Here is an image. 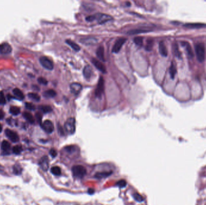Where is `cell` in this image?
I'll return each instance as SVG.
<instances>
[{
  "label": "cell",
  "instance_id": "cell-11",
  "mask_svg": "<svg viewBox=\"0 0 206 205\" xmlns=\"http://www.w3.org/2000/svg\"><path fill=\"white\" fill-rule=\"evenodd\" d=\"M92 63L93 64L96 68L97 69L103 73H105L106 72V69H105V67L103 63L101 62H100L99 60H97V59L93 58L92 59Z\"/></svg>",
  "mask_w": 206,
  "mask_h": 205
},
{
  "label": "cell",
  "instance_id": "cell-5",
  "mask_svg": "<svg viewBox=\"0 0 206 205\" xmlns=\"http://www.w3.org/2000/svg\"><path fill=\"white\" fill-rule=\"evenodd\" d=\"M40 64L44 68L47 70H53L54 68V64L51 60H50L47 57H41L39 59Z\"/></svg>",
  "mask_w": 206,
  "mask_h": 205
},
{
  "label": "cell",
  "instance_id": "cell-10",
  "mask_svg": "<svg viewBox=\"0 0 206 205\" xmlns=\"http://www.w3.org/2000/svg\"><path fill=\"white\" fill-rule=\"evenodd\" d=\"M39 165L42 170L47 171L49 168V160L47 156H44L40 159Z\"/></svg>",
  "mask_w": 206,
  "mask_h": 205
},
{
  "label": "cell",
  "instance_id": "cell-38",
  "mask_svg": "<svg viewBox=\"0 0 206 205\" xmlns=\"http://www.w3.org/2000/svg\"><path fill=\"white\" fill-rule=\"evenodd\" d=\"M116 185L120 188H124L126 187L127 182L125 180H120L116 183Z\"/></svg>",
  "mask_w": 206,
  "mask_h": 205
},
{
  "label": "cell",
  "instance_id": "cell-18",
  "mask_svg": "<svg viewBox=\"0 0 206 205\" xmlns=\"http://www.w3.org/2000/svg\"><path fill=\"white\" fill-rule=\"evenodd\" d=\"M80 42L83 44H85V45H93V44L97 43V40L94 37L83 38V39L80 40Z\"/></svg>",
  "mask_w": 206,
  "mask_h": 205
},
{
  "label": "cell",
  "instance_id": "cell-47",
  "mask_svg": "<svg viewBox=\"0 0 206 205\" xmlns=\"http://www.w3.org/2000/svg\"><path fill=\"white\" fill-rule=\"evenodd\" d=\"M88 193H89L90 194H93V193H94V189H91V188H90V189H89V191H88Z\"/></svg>",
  "mask_w": 206,
  "mask_h": 205
},
{
  "label": "cell",
  "instance_id": "cell-8",
  "mask_svg": "<svg viewBox=\"0 0 206 205\" xmlns=\"http://www.w3.org/2000/svg\"><path fill=\"white\" fill-rule=\"evenodd\" d=\"M41 126L44 131L46 133L51 134L53 133L54 130V124L51 120H46L44 121L42 124H41Z\"/></svg>",
  "mask_w": 206,
  "mask_h": 205
},
{
  "label": "cell",
  "instance_id": "cell-34",
  "mask_svg": "<svg viewBox=\"0 0 206 205\" xmlns=\"http://www.w3.org/2000/svg\"><path fill=\"white\" fill-rule=\"evenodd\" d=\"M22 147H21V146H19V145L15 146L13 147V149H12L13 152L16 155L20 154L21 152H22Z\"/></svg>",
  "mask_w": 206,
  "mask_h": 205
},
{
  "label": "cell",
  "instance_id": "cell-31",
  "mask_svg": "<svg viewBox=\"0 0 206 205\" xmlns=\"http://www.w3.org/2000/svg\"><path fill=\"white\" fill-rule=\"evenodd\" d=\"M10 112L14 116H17L20 113V108L18 107H11L10 108Z\"/></svg>",
  "mask_w": 206,
  "mask_h": 205
},
{
  "label": "cell",
  "instance_id": "cell-33",
  "mask_svg": "<svg viewBox=\"0 0 206 205\" xmlns=\"http://www.w3.org/2000/svg\"><path fill=\"white\" fill-rule=\"evenodd\" d=\"M13 173L15 174H20L22 173V168L21 167L20 165H15L13 167Z\"/></svg>",
  "mask_w": 206,
  "mask_h": 205
},
{
  "label": "cell",
  "instance_id": "cell-42",
  "mask_svg": "<svg viewBox=\"0 0 206 205\" xmlns=\"http://www.w3.org/2000/svg\"><path fill=\"white\" fill-rule=\"evenodd\" d=\"M49 154L52 157H53V158H55V157L57 156V151L55 150V149H51L49 151Z\"/></svg>",
  "mask_w": 206,
  "mask_h": 205
},
{
  "label": "cell",
  "instance_id": "cell-51",
  "mask_svg": "<svg viewBox=\"0 0 206 205\" xmlns=\"http://www.w3.org/2000/svg\"><path fill=\"white\" fill-rule=\"evenodd\" d=\"M1 166H0V170H1Z\"/></svg>",
  "mask_w": 206,
  "mask_h": 205
},
{
  "label": "cell",
  "instance_id": "cell-7",
  "mask_svg": "<svg viewBox=\"0 0 206 205\" xmlns=\"http://www.w3.org/2000/svg\"><path fill=\"white\" fill-rule=\"evenodd\" d=\"M126 41L127 39L125 37H121L118 40H116V41L115 42L114 45H113L112 48V52L118 53Z\"/></svg>",
  "mask_w": 206,
  "mask_h": 205
},
{
  "label": "cell",
  "instance_id": "cell-21",
  "mask_svg": "<svg viewBox=\"0 0 206 205\" xmlns=\"http://www.w3.org/2000/svg\"><path fill=\"white\" fill-rule=\"evenodd\" d=\"M13 93L18 99H20V100H22V99H24V95L23 94L22 91H21L20 89L16 88V89H13Z\"/></svg>",
  "mask_w": 206,
  "mask_h": 205
},
{
  "label": "cell",
  "instance_id": "cell-46",
  "mask_svg": "<svg viewBox=\"0 0 206 205\" xmlns=\"http://www.w3.org/2000/svg\"><path fill=\"white\" fill-rule=\"evenodd\" d=\"M4 117V113L1 110H0V120L3 119Z\"/></svg>",
  "mask_w": 206,
  "mask_h": 205
},
{
  "label": "cell",
  "instance_id": "cell-9",
  "mask_svg": "<svg viewBox=\"0 0 206 205\" xmlns=\"http://www.w3.org/2000/svg\"><path fill=\"white\" fill-rule=\"evenodd\" d=\"M5 135H6L7 137H8L10 139L11 141H12V142L16 143V142H18V141H19V140H20V138H19L18 134H17L16 133H15V132H14V131H11V130H10V129H5Z\"/></svg>",
  "mask_w": 206,
  "mask_h": 205
},
{
  "label": "cell",
  "instance_id": "cell-4",
  "mask_svg": "<svg viewBox=\"0 0 206 205\" xmlns=\"http://www.w3.org/2000/svg\"><path fill=\"white\" fill-rule=\"evenodd\" d=\"M94 21H97L99 24H103L109 21H112L113 18L109 15L104 13H96L93 15Z\"/></svg>",
  "mask_w": 206,
  "mask_h": 205
},
{
  "label": "cell",
  "instance_id": "cell-25",
  "mask_svg": "<svg viewBox=\"0 0 206 205\" xmlns=\"http://www.w3.org/2000/svg\"><path fill=\"white\" fill-rule=\"evenodd\" d=\"M177 74V69L176 66L173 62L171 63V65L169 68V74H170L171 78L172 79H174L175 76H176V74Z\"/></svg>",
  "mask_w": 206,
  "mask_h": 205
},
{
  "label": "cell",
  "instance_id": "cell-41",
  "mask_svg": "<svg viewBox=\"0 0 206 205\" xmlns=\"http://www.w3.org/2000/svg\"><path fill=\"white\" fill-rule=\"evenodd\" d=\"M38 81L39 82V83L43 84V85H47L48 84V81L45 78H42V77H39L38 79Z\"/></svg>",
  "mask_w": 206,
  "mask_h": 205
},
{
  "label": "cell",
  "instance_id": "cell-29",
  "mask_svg": "<svg viewBox=\"0 0 206 205\" xmlns=\"http://www.w3.org/2000/svg\"><path fill=\"white\" fill-rule=\"evenodd\" d=\"M111 174V172H101V173H97L95 174V177L97 179H102V178L106 177L107 176H109L110 174Z\"/></svg>",
  "mask_w": 206,
  "mask_h": 205
},
{
  "label": "cell",
  "instance_id": "cell-1",
  "mask_svg": "<svg viewBox=\"0 0 206 205\" xmlns=\"http://www.w3.org/2000/svg\"><path fill=\"white\" fill-rule=\"evenodd\" d=\"M195 50L198 62L202 63L205 59V47L203 43H197L195 45Z\"/></svg>",
  "mask_w": 206,
  "mask_h": 205
},
{
  "label": "cell",
  "instance_id": "cell-49",
  "mask_svg": "<svg viewBox=\"0 0 206 205\" xmlns=\"http://www.w3.org/2000/svg\"><path fill=\"white\" fill-rule=\"evenodd\" d=\"M13 97H11V96L10 95H7V98H8V99L9 101L11 99V98H12Z\"/></svg>",
  "mask_w": 206,
  "mask_h": 205
},
{
  "label": "cell",
  "instance_id": "cell-43",
  "mask_svg": "<svg viewBox=\"0 0 206 205\" xmlns=\"http://www.w3.org/2000/svg\"><path fill=\"white\" fill-rule=\"evenodd\" d=\"M57 127H58V131H59V133L60 134V135H64V130H63V129L62 128V127L61 126L60 124H59L58 126H57Z\"/></svg>",
  "mask_w": 206,
  "mask_h": 205
},
{
  "label": "cell",
  "instance_id": "cell-27",
  "mask_svg": "<svg viewBox=\"0 0 206 205\" xmlns=\"http://www.w3.org/2000/svg\"><path fill=\"white\" fill-rule=\"evenodd\" d=\"M172 49H173V51H174V55H176L177 58H181V57H182V54H181V52H180V50H179L178 47V45H177V43H175V44H174V45H173Z\"/></svg>",
  "mask_w": 206,
  "mask_h": 205
},
{
  "label": "cell",
  "instance_id": "cell-16",
  "mask_svg": "<svg viewBox=\"0 0 206 205\" xmlns=\"http://www.w3.org/2000/svg\"><path fill=\"white\" fill-rule=\"evenodd\" d=\"M183 26L188 28H201L206 27V24L202 23H187Z\"/></svg>",
  "mask_w": 206,
  "mask_h": 205
},
{
  "label": "cell",
  "instance_id": "cell-15",
  "mask_svg": "<svg viewBox=\"0 0 206 205\" xmlns=\"http://www.w3.org/2000/svg\"><path fill=\"white\" fill-rule=\"evenodd\" d=\"M83 74L84 77L86 80H90L92 78V75H93V70H92V67L90 66H85V68L83 69Z\"/></svg>",
  "mask_w": 206,
  "mask_h": 205
},
{
  "label": "cell",
  "instance_id": "cell-44",
  "mask_svg": "<svg viewBox=\"0 0 206 205\" xmlns=\"http://www.w3.org/2000/svg\"><path fill=\"white\" fill-rule=\"evenodd\" d=\"M36 118H38V122H39V123L40 124V125H41V124H42V116H41V114H40V113H36Z\"/></svg>",
  "mask_w": 206,
  "mask_h": 205
},
{
  "label": "cell",
  "instance_id": "cell-17",
  "mask_svg": "<svg viewBox=\"0 0 206 205\" xmlns=\"http://www.w3.org/2000/svg\"><path fill=\"white\" fill-rule=\"evenodd\" d=\"M96 55L100 60L105 62V57H104V49L103 46H100L98 48L97 51H96Z\"/></svg>",
  "mask_w": 206,
  "mask_h": 205
},
{
  "label": "cell",
  "instance_id": "cell-6",
  "mask_svg": "<svg viewBox=\"0 0 206 205\" xmlns=\"http://www.w3.org/2000/svg\"><path fill=\"white\" fill-rule=\"evenodd\" d=\"M104 81L103 76H100L99 81H98L97 88L95 89V95L96 96L100 97L104 93Z\"/></svg>",
  "mask_w": 206,
  "mask_h": 205
},
{
  "label": "cell",
  "instance_id": "cell-35",
  "mask_svg": "<svg viewBox=\"0 0 206 205\" xmlns=\"http://www.w3.org/2000/svg\"><path fill=\"white\" fill-rule=\"evenodd\" d=\"M134 42L136 43V45L139 47H141L143 44V37H136L134 39Z\"/></svg>",
  "mask_w": 206,
  "mask_h": 205
},
{
  "label": "cell",
  "instance_id": "cell-28",
  "mask_svg": "<svg viewBox=\"0 0 206 205\" xmlns=\"http://www.w3.org/2000/svg\"><path fill=\"white\" fill-rule=\"evenodd\" d=\"M51 172L54 175L60 176L61 174V169L58 166H54L51 168Z\"/></svg>",
  "mask_w": 206,
  "mask_h": 205
},
{
  "label": "cell",
  "instance_id": "cell-48",
  "mask_svg": "<svg viewBox=\"0 0 206 205\" xmlns=\"http://www.w3.org/2000/svg\"><path fill=\"white\" fill-rule=\"evenodd\" d=\"M33 89H34V90H39V88L38 87L37 85H33Z\"/></svg>",
  "mask_w": 206,
  "mask_h": 205
},
{
  "label": "cell",
  "instance_id": "cell-2",
  "mask_svg": "<svg viewBox=\"0 0 206 205\" xmlns=\"http://www.w3.org/2000/svg\"><path fill=\"white\" fill-rule=\"evenodd\" d=\"M72 173L74 177L81 179L86 174V169L82 166H75L72 168Z\"/></svg>",
  "mask_w": 206,
  "mask_h": 205
},
{
  "label": "cell",
  "instance_id": "cell-14",
  "mask_svg": "<svg viewBox=\"0 0 206 205\" xmlns=\"http://www.w3.org/2000/svg\"><path fill=\"white\" fill-rule=\"evenodd\" d=\"M182 45L183 46V47L185 48L186 51L187 52V54H188V56L189 57V58H192L193 57V51H192V48L191 47V46L189 44V43L187 42H182Z\"/></svg>",
  "mask_w": 206,
  "mask_h": 205
},
{
  "label": "cell",
  "instance_id": "cell-22",
  "mask_svg": "<svg viewBox=\"0 0 206 205\" xmlns=\"http://www.w3.org/2000/svg\"><path fill=\"white\" fill-rule=\"evenodd\" d=\"M66 43L68 44L69 46H70V47L74 49V51H78L80 50V46L77 45V44L76 43H75L74 42L71 41V40H66Z\"/></svg>",
  "mask_w": 206,
  "mask_h": 205
},
{
  "label": "cell",
  "instance_id": "cell-40",
  "mask_svg": "<svg viewBox=\"0 0 206 205\" xmlns=\"http://www.w3.org/2000/svg\"><path fill=\"white\" fill-rule=\"evenodd\" d=\"M26 107L27 109L29 110H35V106L33 104H32V103L27 102L26 103Z\"/></svg>",
  "mask_w": 206,
  "mask_h": 205
},
{
  "label": "cell",
  "instance_id": "cell-19",
  "mask_svg": "<svg viewBox=\"0 0 206 205\" xmlns=\"http://www.w3.org/2000/svg\"><path fill=\"white\" fill-rule=\"evenodd\" d=\"M159 52L160 53V54L163 57H167V48L165 46L164 42H160L159 43Z\"/></svg>",
  "mask_w": 206,
  "mask_h": 205
},
{
  "label": "cell",
  "instance_id": "cell-20",
  "mask_svg": "<svg viewBox=\"0 0 206 205\" xmlns=\"http://www.w3.org/2000/svg\"><path fill=\"white\" fill-rule=\"evenodd\" d=\"M1 149L4 153L9 154L10 149V143L6 140H4L1 143Z\"/></svg>",
  "mask_w": 206,
  "mask_h": 205
},
{
  "label": "cell",
  "instance_id": "cell-24",
  "mask_svg": "<svg viewBox=\"0 0 206 205\" xmlns=\"http://www.w3.org/2000/svg\"><path fill=\"white\" fill-rule=\"evenodd\" d=\"M43 96L45 97H54L56 96V92L53 89H49L45 91L43 93Z\"/></svg>",
  "mask_w": 206,
  "mask_h": 205
},
{
  "label": "cell",
  "instance_id": "cell-39",
  "mask_svg": "<svg viewBox=\"0 0 206 205\" xmlns=\"http://www.w3.org/2000/svg\"><path fill=\"white\" fill-rule=\"evenodd\" d=\"M6 103V101L3 92L0 93V104L1 105H5Z\"/></svg>",
  "mask_w": 206,
  "mask_h": 205
},
{
  "label": "cell",
  "instance_id": "cell-23",
  "mask_svg": "<svg viewBox=\"0 0 206 205\" xmlns=\"http://www.w3.org/2000/svg\"><path fill=\"white\" fill-rule=\"evenodd\" d=\"M23 116L27 121L30 123H34V118L33 115L29 112H24L23 113Z\"/></svg>",
  "mask_w": 206,
  "mask_h": 205
},
{
  "label": "cell",
  "instance_id": "cell-12",
  "mask_svg": "<svg viewBox=\"0 0 206 205\" xmlns=\"http://www.w3.org/2000/svg\"><path fill=\"white\" fill-rule=\"evenodd\" d=\"M71 91L74 95H78L82 90V85L77 82H74L70 85Z\"/></svg>",
  "mask_w": 206,
  "mask_h": 205
},
{
  "label": "cell",
  "instance_id": "cell-36",
  "mask_svg": "<svg viewBox=\"0 0 206 205\" xmlns=\"http://www.w3.org/2000/svg\"><path fill=\"white\" fill-rule=\"evenodd\" d=\"M153 41L151 39L148 40L147 41V45L145 47V49L148 51H151L152 48H153Z\"/></svg>",
  "mask_w": 206,
  "mask_h": 205
},
{
  "label": "cell",
  "instance_id": "cell-26",
  "mask_svg": "<svg viewBox=\"0 0 206 205\" xmlns=\"http://www.w3.org/2000/svg\"><path fill=\"white\" fill-rule=\"evenodd\" d=\"M150 30L147 29H143V28H140V29H134V30H132L130 31H128L127 33L128 34H136L138 33H140V32H146L149 31Z\"/></svg>",
  "mask_w": 206,
  "mask_h": 205
},
{
  "label": "cell",
  "instance_id": "cell-32",
  "mask_svg": "<svg viewBox=\"0 0 206 205\" xmlns=\"http://www.w3.org/2000/svg\"><path fill=\"white\" fill-rule=\"evenodd\" d=\"M28 96L29 97L30 99H32L34 101H37V102L39 101L40 99L39 95H38L37 93H29L28 94Z\"/></svg>",
  "mask_w": 206,
  "mask_h": 205
},
{
  "label": "cell",
  "instance_id": "cell-50",
  "mask_svg": "<svg viewBox=\"0 0 206 205\" xmlns=\"http://www.w3.org/2000/svg\"><path fill=\"white\" fill-rule=\"evenodd\" d=\"M2 129H3V127H2V125L0 124V133L2 131Z\"/></svg>",
  "mask_w": 206,
  "mask_h": 205
},
{
  "label": "cell",
  "instance_id": "cell-3",
  "mask_svg": "<svg viewBox=\"0 0 206 205\" xmlns=\"http://www.w3.org/2000/svg\"><path fill=\"white\" fill-rule=\"evenodd\" d=\"M64 128L68 134L70 135L74 134L76 132V119L73 117L69 118L65 122Z\"/></svg>",
  "mask_w": 206,
  "mask_h": 205
},
{
  "label": "cell",
  "instance_id": "cell-13",
  "mask_svg": "<svg viewBox=\"0 0 206 205\" xmlns=\"http://www.w3.org/2000/svg\"><path fill=\"white\" fill-rule=\"evenodd\" d=\"M11 51H12V48L9 43H3L0 44V53L1 54H10Z\"/></svg>",
  "mask_w": 206,
  "mask_h": 205
},
{
  "label": "cell",
  "instance_id": "cell-30",
  "mask_svg": "<svg viewBox=\"0 0 206 205\" xmlns=\"http://www.w3.org/2000/svg\"><path fill=\"white\" fill-rule=\"evenodd\" d=\"M40 110L43 113H48L52 111L53 109L49 105H42L40 107Z\"/></svg>",
  "mask_w": 206,
  "mask_h": 205
},
{
  "label": "cell",
  "instance_id": "cell-37",
  "mask_svg": "<svg viewBox=\"0 0 206 205\" xmlns=\"http://www.w3.org/2000/svg\"><path fill=\"white\" fill-rule=\"evenodd\" d=\"M133 198L135 199V200L137 201V202H141L143 200V197H142V196H141L139 194H138V193H134V194H133Z\"/></svg>",
  "mask_w": 206,
  "mask_h": 205
},
{
  "label": "cell",
  "instance_id": "cell-45",
  "mask_svg": "<svg viewBox=\"0 0 206 205\" xmlns=\"http://www.w3.org/2000/svg\"><path fill=\"white\" fill-rule=\"evenodd\" d=\"M86 20L88 22H92V21H94V16L93 15H90V16H88L86 18Z\"/></svg>",
  "mask_w": 206,
  "mask_h": 205
}]
</instances>
